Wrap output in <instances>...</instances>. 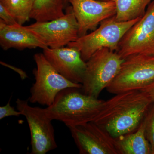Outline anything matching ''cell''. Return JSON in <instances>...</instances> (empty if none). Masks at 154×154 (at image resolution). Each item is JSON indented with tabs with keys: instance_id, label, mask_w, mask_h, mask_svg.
<instances>
[{
	"instance_id": "obj_6",
	"label": "cell",
	"mask_w": 154,
	"mask_h": 154,
	"mask_svg": "<svg viewBox=\"0 0 154 154\" xmlns=\"http://www.w3.org/2000/svg\"><path fill=\"white\" fill-rule=\"evenodd\" d=\"M154 81V55L135 54L124 59L118 74L106 88L111 94L141 91Z\"/></svg>"
},
{
	"instance_id": "obj_22",
	"label": "cell",
	"mask_w": 154,
	"mask_h": 154,
	"mask_svg": "<svg viewBox=\"0 0 154 154\" xmlns=\"http://www.w3.org/2000/svg\"><path fill=\"white\" fill-rule=\"evenodd\" d=\"M1 64L2 65L4 66L10 68L14 70V71L18 72V73L20 75V77H21V79L22 80L25 79H26L28 77L26 73L24 71L21 69L18 68L16 67L15 66H12L6 63H5L1 61Z\"/></svg>"
},
{
	"instance_id": "obj_17",
	"label": "cell",
	"mask_w": 154,
	"mask_h": 154,
	"mask_svg": "<svg viewBox=\"0 0 154 154\" xmlns=\"http://www.w3.org/2000/svg\"><path fill=\"white\" fill-rule=\"evenodd\" d=\"M34 2V0H0V4L20 25H23L30 20Z\"/></svg>"
},
{
	"instance_id": "obj_10",
	"label": "cell",
	"mask_w": 154,
	"mask_h": 154,
	"mask_svg": "<svg viewBox=\"0 0 154 154\" xmlns=\"http://www.w3.org/2000/svg\"><path fill=\"white\" fill-rule=\"evenodd\" d=\"M81 154H118L116 139L93 122L68 127Z\"/></svg>"
},
{
	"instance_id": "obj_11",
	"label": "cell",
	"mask_w": 154,
	"mask_h": 154,
	"mask_svg": "<svg viewBox=\"0 0 154 154\" xmlns=\"http://www.w3.org/2000/svg\"><path fill=\"white\" fill-rule=\"evenodd\" d=\"M79 25V37L95 30L105 19L114 17L116 7L112 0H69Z\"/></svg>"
},
{
	"instance_id": "obj_19",
	"label": "cell",
	"mask_w": 154,
	"mask_h": 154,
	"mask_svg": "<svg viewBox=\"0 0 154 154\" xmlns=\"http://www.w3.org/2000/svg\"><path fill=\"white\" fill-rule=\"evenodd\" d=\"M5 106L0 107V119L5 118L8 116H19L22 115V113L19 110H15L14 107H12L10 105V101Z\"/></svg>"
},
{
	"instance_id": "obj_2",
	"label": "cell",
	"mask_w": 154,
	"mask_h": 154,
	"mask_svg": "<svg viewBox=\"0 0 154 154\" xmlns=\"http://www.w3.org/2000/svg\"><path fill=\"white\" fill-rule=\"evenodd\" d=\"M79 89L70 88L61 91L52 105L45 108L48 117L62 122L68 127L94 122L105 101Z\"/></svg>"
},
{
	"instance_id": "obj_5",
	"label": "cell",
	"mask_w": 154,
	"mask_h": 154,
	"mask_svg": "<svg viewBox=\"0 0 154 154\" xmlns=\"http://www.w3.org/2000/svg\"><path fill=\"white\" fill-rule=\"evenodd\" d=\"M34 60L36 66L33 71L35 82L30 88L29 102L48 107L52 105L57 94L64 89H82V84L73 82L59 73L43 53L36 54Z\"/></svg>"
},
{
	"instance_id": "obj_7",
	"label": "cell",
	"mask_w": 154,
	"mask_h": 154,
	"mask_svg": "<svg viewBox=\"0 0 154 154\" xmlns=\"http://www.w3.org/2000/svg\"><path fill=\"white\" fill-rule=\"evenodd\" d=\"M28 100L18 99L17 110L27 119L31 135V154H45L57 148L54 128L45 108L32 107Z\"/></svg>"
},
{
	"instance_id": "obj_18",
	"label": "cell",
	"mask_w": 154,
	"mask_h": 154,
	"mask_svg": "<svg viewBox=\"0 0 154 154\" xmlns=\"http://www.w3.org/2000/svg\"><path fill=\"white\" fill-rule=\"evenodd\" d=\"M144 119L146 137L150 145L152 154H154V105L149 109Z\"/></svg>"
},
{
	"instance_id": "obj_1",
	"label": "cell",
	"mask_w": 154,
	"mask_h": 154,
	"mask_svg": "<svg viewBox=\"0 0 154 154\" xmlns=\"http://www.w3.org/2000/svg\"><path fill=\"white\" fill-rule=\"evenodd\" d=\"M152 104L140 91L115 94L105 101L93 122L117 138L137 129Z\"/></svg>"
},
{
	"instance_id": "obj_14",
	"label": "cell",
	"mask_w": 154,
	"mask_h": 154,
	"mask_svg": "<svg viewBox=\"0 0 154 154\" xmlns=\"http://www.w3.org/2000/svg\"><path fill=\"white\" fill-rule=\"evenodd\" d=\"M116 139L118 154H152L146 137L144 118L134 131Z\"/></svg>"
},
{
	"instance_id": "obj_3",
	"label": "cell",
	"mask_w": 154,
	"mask_h": 154,
	"mask_svg": "<svg viewBox=\"0 0 154 154\" xmlns=\"http://www.w3.org/2000/svg\"><path fill=\"white\" fill-rule=\"evenodd\" d=\"M141 18L127 22H118L115 16L108 18L102 21L93 32L79 37L75 41L69 43L68 46L78 50L85 62L102 48L116 51L125 33Z\"/></svg>"
},
{
	"instance_id": "obj_24",
	"label": "cell",
	"mask_w": 154,
	"mask_h": 154,
	"mask_svg": "<svg viewBox=\"0 0 154 154\" xmlns=\"http://www.w3.org/2000/svg\"><path fill=\"white\" fill-rule=\"evenodd\" d=\"M100 1H110V0H100Z\"/></svg>"
},
{
	"instance_id": "obj_15",
	"label": "cell",
	"mask_w": 154,
	"mask_h": 154,
	"mask_svg": "<svg viewBox=\"0 0 154 154\" xmlns=\"http://www.w3.org/2000/svg\"><path fill=\"white\" fill-rule=\"evenodd\" d=\"M63 0H34L30 19L36 22L51 21L65 14Z\"/></svg>"
},
{
	"instance_id": "obj_23",
	"label": "cell",
	"mask_w": 154,
	"mask_h": 154,
	"mask_svg": "<svg viewBox=\"0 0 154 154\" xmlns=\"http://www.w3.org/2000/svg\"><path fill=\"white\" fill-rule=\"evenodd\" d=\"M64 4L65 7L66 8L67 5L69 3V0H63Z\"/></svg>"
},
{
	"instance_id": "obj_16",
	"label": "cell",
	"mask_w": 154,
	"mask_h": 154,
	"mask_svg": "<svg viewBox=\"0 0 154 154\" xmlns=\"http://www.w3.org/2000/svg\"><path fill=\"white\" fill-rule=\"evenodd\" d=\"M112 1L116 7V20L118 22H127L142 17L152 0Z\"/></svg>"
},
{
	"instance_id": "obj_9",
	"label": "cell",
	"mask_w": 154,
	"mask_h": 154,
	"mask_svg": "<svg viewBox=\"0 0 154 154\" xmlns=\"http://www.w3.org/2000/svg\"><path fill=\"white\" fill-rule=\"evenodd\" d=\"M116 52L124 59L135 54L154 55V0L125 33Z\"/></svg>"
},
{
	"instance_id": "obj_4",
	"label": "cell",
	"mask_w": 154,
	"mask_h": 154,
	"mask_svg": "<svg viewBox=\"0 0 154 154\" xmlns=\"http://www.w3.org/2000/svg\"><path fill=\"white\" fill-rule=\"evenodd\" d=\"M124 59L107 48L99 50L86 62L81 90L84 94L98 98L116 76Z\"/></svg>"
},
{
	"instance_id": "obj_12",
	"label": "cell",
	"mask_w": 154,
	"mask_h": 154,
	"mask_svg": "<svg viewBox=\"0 0 154 154\" xmlns=\"http://www.w3.org/2000/svg\"><path fill=\"white\" fill-rule=\"evenodd\" d=\"M46 59L59 73L73 82L82 84L85 73L86 62L79 51L72 47L43 49Z\"/></svg>"
},
{
	"instance_id": "obj_20",
	"label": "cell",
	"mask_w": 154,
	"mask_h": 154,
	"mask_svg": "<svg viewBox=\"0 0 154 154\" xmlns=\"http://www.w3.org/2000/svg\"><path fill=\"white\" fill-rule=\"evenodd\" d=\"M0 20L8 25L19 24L10 12L0 4Z\"/></svg>"
},
{
	"instance_id": "obj_13",
	"label": "cell",
	"mask_w": 154,
	"mask_h": 154,
	"mask_svg": "<svg viewBox=\"0 0 154 154\" xmlns=\"http://www.w3.org/2000/svg\"><path fill=\"white\" fill-rule=\"evenodd\" d=\"M0 45L5 50L11 48L23 50L39 48L44 49L48 48L26 26L7 25L1 20Z\"/></svg>"
},
{
	"instance_id": "obj_21",
	"label": "cell",
	"mask_w": 154,
	"mask_h": 154,
	"mask_svg": "<svg viewBox=\"0 0 154 154\" xmlns=\"http://www.w3.org/2000/svg\"><path fill=\"white\" fill-rule=\"evenodd\" d=\"M140 91L146 95L152 103H154V81Z\"/></svg>"
},
{
	"instance_id": "obj_8",
	"label": "cell",
	"mask_w": 154,
	"mask_h": 154,
	"mask_svg": "<svg viewBox=\"0 0 154 154\" xmlns=\"http://www.w3.org/2000/svg\"><path fill=\"white\" fill-rule=\"evenodd\" d=\"M26 27L50 48L64 47L79 37V25L71 6L66 8L62 17Z\"/></svg>"
}]
</instances>
